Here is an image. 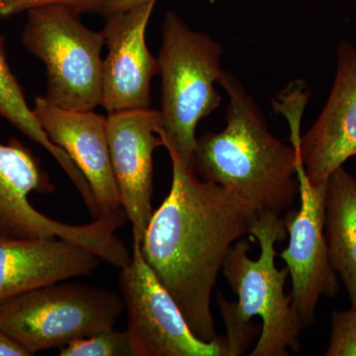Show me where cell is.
I'll list each match as a JSON object with an SVG mask.
<instances>
[{
    "mask_svg": "<svg viewBox=\"0 0 356 356\" xmlns=\"http://www.w3.org/2000/svg\"><path fill=\"white\" fill-rule=\"evenodd\" d=\"M221 55V46L214 40L191 30L177 13L165 14L158 58L163 79L161 138L163 147H173L191 168L196 127L221 103L215 88L222 72Z\"/></svg>",
    "mask_w": 356,
    "mask_h": 356,
    "instance_id": "277c9868",
    "label": "cell"
},
{
    "mask_svg": "<svg viewBox=\"0 0 356 356\" xmlns=\"http://www.w3.org/2000/svg\"><path fill=\"white\" fill-rule=\"evenodd\" d=\"M168 197L153 216L140 252L177 302L198 339H216L211 297L225 259L236 241L250 234L257 212L235 191L199 177L172 147Z\"/></svg>",
    "mask_w": 356,
    "mask_h": 356,
    "instance_id": "6da1fadb",
    "label": "cell"
},
{
    "mask_svg": "<svg viewBox=\"0 0 356 356\" xmlns=\"http://www.w3.org/2000/svg\"><path fill=\"white\" fill-rule=\"evenodd\" d=\"M325 356H356V307L334 311Z\"/></svg>",
    "mask_w": 356,
    "mask_h": 356,
    "instance_id": "ac0fdd59",
    "label": "cell"
},
{
    "mask_svg": "<svg viewBox=\"0 0 356 356\" xmlns=\"http://www.w3.org/2000/svg\"><path fill=\"white\" fill-rule=\"evenodd\" d=\"M33 112L49 139L69 154L88 180L99 217L123 210L115 179L106 117L93 111H72L37 96Z\"/></svg>",
    "mask_w": 356,
    "mask_h": 356,
    "instance_id": "4fadbf2b",
    "label": "cell"
},
{
    "mask_svg": "<svg viewBox=\"0 0 356 356\" xmlns=\"http://www.w3.org/2000/svg\"><path fill=\"white\" fill-rule=\"evenodd\" d=\"M60 356H134L127 331L109 330L60 348Z\"/></svg>",
    "mask_w": 356,
    "mask_h": 356,
    "instance_id": "e0dca14e",
    "label": "cell"
},
{
    "mask_svg": "<svg viewBox=\"0 0 356 356\" xmlns=\"http://www.w3.org/2000/svg\"><path fill=\"white\" fill-rule=\"evenodd\" d=\"M0 117L46 149L62 166L79 194L88 195L90 191L88 180L69 154L49 139L26 102L22 88L9 67L2 36H0Z\"/></svg>",
    "mask_w": 356,
    "mask_h": 356,
    "instance_id": "2e32d148",
    "label": "cell"
},
{
    "mask_svg": "<svg viewBox=\"0 0 356 356\" xmlns=\"http://www.w3.org/2000/svg\"><path fill=\"white\" fill-rule=\"evenodd\" d=\"M105 0H0V18H9L32 9L63 6L77 13H102Z\"/></svg>",
    "mask_w": 356,
    "mask_h": 356,
    "instance_id": "d6986e66",
    "label": "cell"
},
{
    "mask_svg": "<svg viewBox=\"0 0 356 356\" xmlns=\"http://www.w3.org/2000/svg\"><path fill=\"white\" fill-rule=\"evenodd\" d=\"M119 283L134 356H229L226 337L205 341L191 331L177 302L147 266L140 243L133 241L131 261L121 268Z\"/></svg>",
    "mask_w": 356,
    "mask_h": 356,
    "instance_id": "ba28073f",
    "label": "cell"
},
{
    "mask_svg": "<svg viewBox=\"0 0 356 356\" xmlns=\"http://www.w3.org/2000/svg\"><path fill=\"white\" fill-rule=\"evenodd\" d=\"M145 0H105L102 13L107 15L110 13H119Z\"/></svg>",
    "mask_w": 356,
    "mask_h": 356,
    "instance_id": "44dd1931",
    "label": "cell"
},
{
    "mask_svg": "<svg viewBox=\"0 0 356 356\" xmlns=\"http://www.w3.org/2000/svg\"><path fill=\"white\" fill-rule=\"evenodd\" d=\"M55 189L31 149L16 139L0 144V234L64 238L88 248L111 266L120 269L128 266L132 254L115 235L128 220L124 210L79 226L58 222L42 214L29 200L31 192L50 194Z\"/></svg>",
    "mask_w": 356,
    "mask_h": 356,
    "instance_id": "8992f818",
    "label": "cell"
},
{
    "mask_svg": "<svg viewBox=\"0 0 356 356\" xmlns=\"http://www.w3.org/2000/svg\"><path fill=\"white\" fill-rule=\"evenodd\" d=\"M21 38L46 67L49 102L72 111L102 106L104 32L86 27L74 9L51 6L28 11Z\"/></svg>",
    "mask_w": 356,
    "mask_h": 356,
    "instance_id": "52a82bcc",
    "label": "cell"
},
{
    "mask_svg": "<svg viewBox=\"0 0 356 356\" xmlns=\"http://www.w3.org/2000/svg\"><path fill=\"white\" fill-rule=\"evenodd\" d=\"M325 231L332 266L356 307V177L343 166L327 180Z\"/></svg>",
    "mask_w": 356,
    "mask_h": 356,
    "instance_id": "9a60e30c",
    "label": "cell"
},
{
    "mask_svg": "<svg viewBox=\"0 0 356 356\" xmlns=\"http://www.w3.org/2000/svg\"><path fill=\"white\" fill-rule=\"evenodd\" d=\"M334 86L322 113L301 137L298 149L314 186L324 184L337 168L356 156V49L343 41L337 49Z\"/></svg>",
    "mask_w": 356,
    "mask_h": 356,
    "instance_id": "7c38bea8",
    "label": "cell"
},
{
    "mask_svg": "<svg viewBox=\"0 0 356 356\" xmlns=\"http://www.w3.org/2000/svg\"><path fill=\"white\" fill-rule=\"evenodd\" d=\"M250 235L261 247L259 259H250V243L240 238L229 250L222 268L238 297L236 303L218 297L228 332L229 356L242 355L250 348L259 332L257 325L250 322L254 317L261 318V334L250 355H288V348H298L304 325L291 297L285 295L288 269L280 270L275 266L274 245L287 235L284 220L273 211L259 213Z\"/></svg>",
    "mask_w": 356,
    "mask_h": 356,
    "instance_id": "3957f363",
    "label": "cell"
},
{
    "mask_svg": "<svg viewBox=\"0 0 356 356\" xmlns=\"http://www.w3.org/2000/svg\"><path fill=\"white\" fill-rule=\"evenodd\" d=\"M0 356H30L20 346L0 330Z\"/></svg>",
    "mask_w": 356,
    "mask_h": 356,
    "instance_id": "ffe728a7",
    "label": "cell"
},
{
    "mask_svg": "<svg viewBox=\"0 0 356 356\" xmlns=\"http://www.w3.org/2000/svg\"><path fill=\"white\" fill-rule=\"evenodd\" d=\"M218 83L229 97L227 126L197 140L194 170L202 179L235 191L257 214L290 209L299 192L298 152L274 137L235 76L222 72Z\"/></svg>",
    "mask_w": 356,
    "mask_h": 356,
    "instance_id": "7a4b0ae2",
    "label": "cell"
},
{
    "mask_svg": "<svg viewBox=\"0 0 356 356\" xmlns=\"http://www.w3.org/2000/svg\"><path fill=\"white\" fill-rule=\"evenodd\" d=\"M158 0H145L126 10L107 14L103 32L102 106L109 113L151 108V83L159 76L158 58L146 44V30Z\"/></svg>",
    "mask_w": 356,
    "mask_h": 356,
    "instance_id": "8fae6325",
    "label": "cell"
},
{
    "mask_svg": "<svg viewBox=\"0 0 356 356\" xmlns=\"http://www.w3.org/2000/svg\"><path fill=\"white\" fill-rule=\"evenodd\" d=\"M107 139L121 205L142 242L154 214L153 154L163 146L161 112L151 108L109 113Z\"/></svg>",
    "mask_w": 356,
    "mask_h": 356,
    "instance_id": "30bf717a",
    "label": "cell"
},
{
    "mask_svg": "<svg viewBox=\"0 0 356 356\" xmlns=\"http://www.w3.org/2000/svg\"><path fill=\"white\" fill-rule=\"evenodd\" d=\"M100 257L60 238L0 234V303L34 288L92 273Z\"/></svg>",
    "mask_w": 356,
    "mask_h": 356,
    "instance_id": "5bb4252c",
    "label": "cell"
},
{
    "mask_svg": "<svg viewBox=\"0 0 356 356\" xmlns=\"http://www.w3.org/2000/svg\"><path fill=\"white\" fill-rule=\"evenodd\" d=\"M296 172L301 205L284 220L289 243L280 257L291 277L293 306L307 327L315 322L321 297L336 296L339 280L330 259L325 231L327 182L318 186L310 184L299 152Z\"/></svg>",
    "mask_w": 356,
    "mask_h": 356,
    "instance_id": "9c48e42d",
    "label": "cell"
},
{
    "mask_svg": "<svg viewBox=\"0 0 356 356\" xmlns=\"http://www.w3.org/2000/svg\"><path fill=\"white\" fill-rule=\"evenodd\" d=\"M65 281L0 303V330L30 355L113 330L125 310L122 295Z\"/></svg>",
    "mask_w": 356,
    "mask_h": 356,
    "instance_id": "5b68a950",
    "label": "cell"
}]
</instances>
